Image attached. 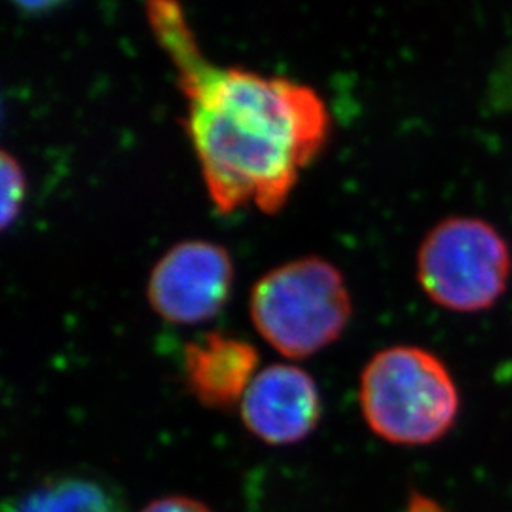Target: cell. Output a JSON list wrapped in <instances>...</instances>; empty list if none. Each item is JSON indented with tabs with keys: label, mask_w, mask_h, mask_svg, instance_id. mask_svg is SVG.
I'll list each match as a JSON object with an SVG mask.
<instances>
[{
	"label": "cell",
	"mask_w": 512,
	"mask_h": 512,
	"mask_svg": "<svg viewBox=\"0 0 512 512\" xmlns=\"http://www.w3.org/2000/svg\"><path fill=\"white\" fill-rule=\"evenodd\" d=\"M147 14L179 71L188 99L184 128L211 202L222 215L245 203L277 213L298 171L329 139L330 116L323 99L287 78L211 67L177 4L152 2Z\"/></svg>",
	"instance_id": "cell-1"
},
{
	"label": "cell",
	"mask_w": 512,
	"mask_h": 512,
	"mask_svg": "<svg viewBox=\"0 0 512 512\" xmlns=\"http://www.w3.org/2000/svg\"><path fill=\"white\" fill-rule=\"evenodd\" d=\"M359 401L368 427L403 446H425L448 435L461 404L448 366L418 346L378 351L361 374Z\"/></svg>",
	"instance_id": "cell-2"
},
{
	"label": "cell",
	"mask_w": 512,
	"mask_h": 512,
	"mask_svg": "<svg viewBox=\"0 0 512 512\" xmlns=\"http://www.w3.org/2000/svg\"><path fill=\"white\" fill-rule=\"evenodd\" d=\"M249 310L272 348L302 359L340 338L351 317V298L338 268L319 256H304L262 275Z\"/></svg>",
	"instance_id": "cell-3"
},
{
	"label": "cell",
	"mask_w": 512,
	"mask_h": 512,
	"mask_svg": "<svg viewBox=\"0 0 512 512\" xmlns=\"http://www.w3.org/2000/svg\"><path fill=\"white\" fill-rule=\"evenodd\" d=\"M423 293L444 310H490L505 294L512 274L507 239L478 217H448L433 226L418 249Z\"/></svg>",
	"instance_id": "cell-4"
},
{
	"label": "cell",
	"mask_w": 512,
	"mask_h": 512,
	"mask_svg": "<svg viewBox=\"0 0 512 512\" xmlns=\"http://www.w3.org/2000/svg\"><path fill=\"white\" fill-rule=\"evenodd\" d=\"M232 279L234 266L224 247L203 239L181 241L154 264L148 304L169 323H202L222 310Z\"/></svg>",
	"instance_id": "cell-5"
},
{
	"label": "cell",
	"mask_w": 512,
	"mask_h": 512,
	"mask_svg": "<svg viewBox=\"0 0 512 512\" xmlns=\"http://www.w3.org/2000/svg\"><path fill=\"white\" fill-rule=\"evenodd\" d=\"M245 427L268 444L306 439L321 418V397L310 374L293 365L262 368L241 399Z\"/></svg>",
	"instance_id": "cell-6"
},
{
	"label": "cell",
	"mask_w": 512,
	"mask_h": 512,
	"mask_svg": "<svg viewBox=\"0 0 512 512\" xmlns=\"http://www.w3.org/2000/svg\"><path fill=\"white\" fill-rule=\"evenodd\" d=\"M256 366L255 346L222 332H207L184 346L186 384L209 408H230L243 399Z\"/></svg>",
	"instance_id": "cell-7"
},
{
	"label": "cell",
	"mask_w": 512,
	"mask_h": 512,
	"mask_svg": "<svg viewBox=\"0 0 512 512\" xmlns=\"http://www.w3.org/2000/svg\"><path fill=\"white\" fill-rule=\"evenodd\" d=\"M12 512H122V507L93 480L61 478L21 497Z\"/></svg>",
	"instance_id": "cell-8"
},
{
	"label": "cell",
	"mask_w": 512,
	"mask_h": 512,
	"mask_svg": "<svg viewBox=\"0 0 512 512\" xmlns=\"http://www.w3.org/2000/svg\"><path fill=\"white\" fill-rule=\"evenodd\" d=\"M0 181H2L0 224H2V230H6L18 217L23 196H25V177H23L21 165L8 150H2L0 154Z\"/></svg>",
	"instance_id": "cell-9"
},
{
	"label": "cell",
	"mask_w": 512,
	"mask_h": 512,
	"mask_svg": "<svg viewBox=\"0 0 512 512\" xmlns=\"http://www.w3.org/2000/svg\"><path fill=\"white\" fill-rule=\"evenodd\" d=\"M141 512H211L203 503L183 497V495H169L148 503Z\"/></svg>",
	"instance_id": "cell-10"
}]
</instances>
